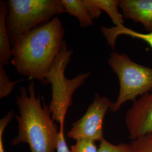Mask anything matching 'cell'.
<instances>
[{
	"label": "cell",
	"mask_w": 152,
	"mask_h": 152,
	"mask_svg": "<svg viewBox=\"0 0 152 152\" xmlns=\"http://www.w3.org/2000/svg\"><path fill=\"white\" fill-rule=\"evenodd\" d=\"M65 29L55 16L23 35L12 46L11 63L23 76L45 83L65 41Z\"/></svg>",
	"instance_id": "6da1fadb"
},
{
	"label": "cell",
	"mask_w": 152,
	"mask_h": 152,
	"mask_svg": "<svg viewBox=\"0 0 152 152\" xmlns=\"http://www.w3.org/2000/svg\"><path fill=\"white\" fill-rule=\"evenodd\" d=\"M19 114L16 115L18 134L12 144L26 143L31 152H55L59 130L52 118L49 106L37 96L35 85L30 82L28 88L22 86L16 97Z\"/></svg>",
	"instance_id": "7a4b0ae2"
},
{
	"label": "cell",
	"mask_w": 152,
	"mask_h": 152,
	"mask_svg": "<svg viewBox=\"0 0 152 152\" xmlns=\"http://www.w3.org/2000/svg\"><path fill=\"white\" fill-rule=\"evenodd\" d=\"M6 27L12 46L23 35L65 10L59 0H9Z\"/></svg>",
	"instance_id": "3957f363"
},
{
	"label": "cell",
	"mask_w": 152,
	"mask_h": 152,
	"mask_svg": "<svg viewBox=\"0 0 152 152\" xmlns=\"http://www.w3.org/2000/svg\"><path fill=\"white\" fill-rule=\"evenodd\" d=\"M73 54L66 42L46 76L44 84L51 85L52 97L49 105L52 118L60 125V130L64 129L65 117L68 108L72 104V96L78 87L83 85L90 76V73H80L72 78L65 76V68Z\"/></svg>",
	"instance_id": "277c9868"
},
{
	"label": "cell",
	"mask_w": 152,
	"mask_h": 152,
	"mask_svg": "<svg viewBox=\"0 0 152 152\" xmlns=\"http://www.w3.org/2000/svg\"><path fill=\"white\" fill-rule=\"evenodd\" d=\"M108 63L117 76L120 90L110 111L117 112L127 102L137 99L152 91V68L138 64L126 54L112 53Z\"/></svg>",
	"instance_id": "5b68a950"
},
{
	"label": "cell",
	"mask_w": 152,
	"mask_h": 152,
	"mask_svg": "<svg viewBox=\"0 0 152 152\" xmlns=\"http://www.w3.org/2000/svg\"><path fill=\"white\" fill-rule=\"evenodd\" d=\"M112 104L108 98L95 93L92 103L81 118L72 124L67 136L76 141L81 139L103 140L104 117L107 111L110 110Z\"/></svg>",
	"instance_id": "8992f818"
},
{
	"label": "cell",
	"mask_w": 152,
	"mask_h": 152,
	"mask_svg": "<svg viewBox=\"0 0 152 152\" xmlns=\"http://www.w3.org/2000/svg\"><path fill=\"white\" fill-rule=\"evenodd\" d=\"M125 122L131 140L152 132V91L133 102Z\"/></svg>",
	"instance_id": "52a82bcc"
},
{
	"label": "cell",
	"mask_w": 152,
	"mask_h": 152,
	"mask_svg": "<svg viewBox=\"0 0 152 152\" xmlns=\"http://www.w3.org/2000/svg\"><path fill=\"white\" fill-rule=\"evenodd\" d=\"M119 8L124 19L140 23L152 32V0H119Z\"/></svg>",
	"instance_id": "ba28073f"
},
{
	"label": "cell",
	"mask_w": 152,
	"mask_h": 152,
	"mask_svg": "<svg viewBox=\"0 0 152 152\" xmlns=\"http://www.w3.org/2000/svg\"><path fill=\"white\" fill-rule=\"evenodd\" d=\"M82 2L93 19L98 18L104 11L115 27L124 26V18L119 11V0H82Z\"/></svg>",
	"instance_id": "9c48e42d"
},
{
	"label": "cell",
	"mask_w": 152,
	"mask_h": 152,
	"mask_svg": "<svg viewBox=\"0 0 152 152\" xmlns=\"http://www.w3.org/2000/svg\"><path fill=\"white\" fill-rule=\"evenodd\" d=\"M7 2L0 1V64L7 65L12 58V45L6 27Z\"/></svg>",
	"instance_id": "30bf717a"
},
{
	"label": "cell",
	"mask_w": 152,
	"mask_h": 152,
	"mask_svg": "<svg viewBox=\"0 0 152 152\" xmlns=\"http://www.w3.org/2000/svg\"><path fill=\"white\" fill-rule=\"evenodd\" d=\"M101 31L105 37L108 44L112 49L115 48L116 39L120 35H126L132 38L141 39L148 44L152 48V32L147 33L139 32L126 28L124 26L119 27H102L101 28Z\"/></svg>",
	"instance_id": "8fae6325"
},
{
	"label": "cell",
	"mask_w": 152,
	"mask_h": 152,
	"mask_svg": "<svg viewBox=\"0 0 152 152\" xmlns=\"http://www.w3.org/2000/svg\"><path fill=\"white\" fill-rule=\"evenodd\" d=\"M65 12L75 16L82 28H87L93 24L94 19L84 5L82 0H59Z\"/></svg>",
	"instance_id": "7c38bea8"
},
{
	"label": "cell",
	"mask_w": 152,
	"mask_h": 152,
	"mask_svg": "<svg viewBox=\"0 0 152 152\" xmlns=\"http://www.w3.org/2000/svg\"><path fill=\"white\" fill-rule=\"evenodd\" d=\"M131 152H152V132L132 140Z\"/></svg>",
	"instance_id": "4fadbf2b"
},
{
	"label": "cell",
	"mask_w": 152,
	"mask_h": 152,
	"mask_svg": "<svg viewBox=\"0 0 152 152\" xmlns=\"http://www.w3.org/2000/svg\"><path fill=\"white\" fill-rule=\"evenodd\" d=\"M18 81H12L7 75L4 65L0 64V98H5L12 91Z\"/></svg>",
	"instance_id": "5bb4252c"
},
{
	"label": "cell",
	"mask_w": 152,
	"mask_h": 152,
	"mask_svg": "<svg viewBox=\"0 0 152 152\" xmlns=\"http://www.w3.org/2000/svg\"><path fill=\"white\" fill-rule=\"evenodd\" d=\"M98 152H131L130 143H120L114 145L104 139L100 141Z\"/></svg>",
	"instance_id": "9a60e30c"
},
{
	"label": "cell",
	"mask_w": 152,
	"mask_h": 152,
	"mask_svg": "<svg viewBox=\"0 0 152 152\" xmlns=\"http://www.w3.org/2000/svg\"><path fill=\"white\" fill-rule=\"evenodd\" d=\"M71 152H98V148L95 141L81 139L77 140L76 144L71 147Z\"/></svg>",
	"instance_id": "2e32d148"
},
{
	"label": "cell",
	"mask_w": 152,
	"mask_h": 152,
	"mask_svg": "<svg viewBox=\"0 0 152 152\" xmlns=\"http://www.w3.org/2000/svg\"><path fill=\"white\" fill-rule=\"evenodd\" d=\"M14 115V113L12 110L9 111L0 120V152H5L4 140H3V135L4 131L5 130L7 126L10 123L12 117Z\"/></svg>",
	"instance_id": "e0dca14e"
},
{
	"label": "cell",
	"mask_w": 152,
	"mask_h": 152,
	"mask_svg": "<svg viewBox=\"0 0 152 152\" xmlns=\"http://www.w3.org/2000/svg\"><path fill=\"white\" fill-rule=\"evenodd\" d=\"M56 151V152H71L65 140L64 132L63 130H59L58 140Z\"/></svg>",
	"instance_id": "ac0fdd59"
}]
</instances>
